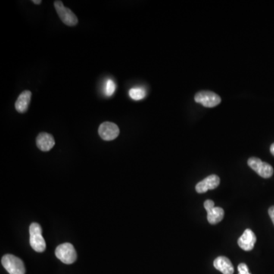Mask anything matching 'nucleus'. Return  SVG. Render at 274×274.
Masks as SVG:
<instances>
[{
    "mask_svg": "<svg viewBox=\"0 0 274 274\" xmlns=\"http://www.w3.org/2000/svg\"><path fill=\"white\" fill-rule=\"evenodd\" d=\"M30 232V244L37 252H44L46 249V242L42 236V229L41 225L33 222L29 228Z\"/></svg>",
    "mask_w": 274,
    "mask_h": 274,
    "instance_id": "f257e3e1",
    "label": "nucleus"
},
{
    "mask_svg": "<svg viewBox=\"0 0 274 274\" xmlns=\"http://www.w3.org/2000/svg\"><path fill=\"white\" fill-rule=\"evenodd\" d=\"M2 264L10 274H26L24 263L13 254H6L3 257Z\"/></svg>",
    "mask_w": 274,
    "mask_h": 274,
    "instance_id": "f03ea898",
    "label": "nucleus"
},
{
    "mask_svg": "<svg viewBox=\"0 0 274 274\" xmlns=\"http://www.w3.org/2000/svg\"><path fill=\"white\" fill-rule=\"evenodd\" d=\"M55 254L57 258L66 264L74 263L77 258L76 250L70 243H64L59 245L56 249Z\"/></svg>",
    "mask_w": 274,
    "mask_h": 274,
    "instance_id": "7ed1b4c3",
    "label": "nucleus"
},
{
    "mask_svg": "<svg viewBox=\"0 0 274 274\" xmlns=\"http://www.w3.org/2000/svg\"><path fill=\"white\" fill-rule=\"evenodd\" d=\"M54 7L63 24L68 26H75L78 24V18L70 9L64 7L62 1L54 2Z\"/></svg>",
    "mask_w": 274,
    "mask_h": 274,
    "instance_id": "20e7f679",
    "label": "nucleus"
},
{
    "mask_svg": "<svg viewBox=\"0 0 274 274\" xmlns=\"http://www.w3.org/2000/svg\"><path fill=\"white\" fill-rule=\"evenodd\" d=\"M247 165L250 169H253L257 175L263 178H269L273 174V169L270 165L262 162L260 159L251 157L248 159Z\"/></svg>",
    "mask_w": 274,
    "mask_h": 274,
    "instance_id": "39448f33",
    "label": "nucleus"
},
{
    "mask_svg": "<svg viewBox=\"0 0 274 274\" xmlns=\"http://www.w3.org/2000/svg\"><path fill=\"white\" fill-rule=\"evenodd\" d=\"M194 100L206 107H214L221 102L220 96L211 91H199L196 94Z\"/></svg>",
    "mask_w": 274,
    "mask_h": 274,
    "instance_id": "423d86ee",
    "label": "nucleus"
},
{
    "mask_svg": "<svg viewBox=\"0 0 274 274\" xmlns=\"http://www.w3.org/2000/svg\"><path fill=\"white\" fill-rule=\"evenodd\" d=\"M214 205V202L211 200L204 202V208L207 212V220L212 225L219 223L224 218L223 209L216 207Z\"/></svg>",
    "mask_w": 274,
    "mask_h": 274,
    "instance_id": "0eeeda50",
    "label": "nucleus"
},
{
    "mask_svg": "<svg viewBox=\"0 0 274 274\" xmlns=\"http://www.w3.org/2000/svg\"><path fill=\"white\" fill-rule=\"evenodd\" d=\"M98 134L101 139L105 141H111L115 140L119 134L120 129L115 123L111 122H104L100 125L98 128Z\"/></svg>",
    "mask_w": 274,
    "mask_h": 274,
    "instance_id": "6e6552de",
    "label": "nucleus"
},
{
    "mask_svg": "<svg viewBox=\"0 0 274 274\" xmlns=\"http://www.w3.org/2000/svg\"><path fill=\"white\" fill-rule=\"evenodd\" d=\"M220 184V178L216 175H211L203 179L196 185V191L203 194L209 190L216 189Z\"/></svg>",
    "mask_w": 274,
    "mask_h": 274,
    "instance_id": "1a4fd4ad",
    "label": "nucleus"
},
{
    "mask_svg": "<svg viewBox=\"0 0 274 274\" xmlns=\"http://www.w3.org/2000/svg\"><path fill=\"white\" fill-rule=\"evenodd\" d=\"M256 241H257V238H256L255 234L249 228H247L242 235L238 238V244L241 249L248 251L254 248Z\"/></svg>",
    "mask_w": 274,
    "mask_h": 274,
    "instance_id": "9d476101",
    "label": "nucleus"
},
{
    "mask_svg": "<svg viewBox=\"0 0 274 274\" xmlns=\"http://www.w3.org/2000/svg\"><path fill=\"white\" fill-rule=\"evenodd\" d=\"M37 147L43 152H48L52 150L55 145L54 136L48 132H41L36 139Z\"/></svg>",
    "mask_w": 274,
    "mask_h": 274,
    "instance_id": "9b49d317",
    "label": "nucleus"
},
{
    "mask_svg": "<svg viewBox=\"0 0 274 274\" xmlns=\"http://www.w3.org/2000/svg\"><path fill=\"white\" fill-rule=\"evenodd\" d=\"M32 92L29 90L22 91V93L19 95V98H17V101L15 104L16 110L19 113H24L27 111L29 104H30L31 99H32Z\"/></svg>",
    "mask_w": 274,
    "mask_h": 274,
    "instance_id": "f8f14e48",
    "label": "nucleus"
},
{
    "mask_svg": "<svg viewBox=\"0 0 274 274\" xmlns=\"http://www.w3.org/2000/svg\"><path fill=\"white\" fill-rule=\"evenodd\" d=\"M213 266L218 270L220 271L223 274H233L234 266L232 262L226 257L220 256L215 259L213 262Z\"/></svg>",
    "mask_w": 274,
    "mask_h": 274,
    "instance_id": "ddd939ff",
    "label": "nucleus"
},
{
    "mask_svg": "<svg viewBox=\"0 0 274 274\" xmlns=\"http://www.w3.org/2000/svg\"><path fill=\"white\" fill-rule=\"evenodd\" d=\"M129 95L134 101H140L145 98L147 92L142 88H132L129 91Z\"/></svg>",
    "mask_w": 274,
    "mask_h": 274,
    "instance_id": "4468645a",
    "label": "nucleus"
},
{
    "mask_svg": "<svg viewBox=\"0 0 274 274\" xmlns=\"http://www.w3.org/2000/svg\"><path fill=\"white\" fill-rule=\"evenodd\" d=\"M116 90V84L111 79H107L106 82L105 88H104V93L107 97L112 96Z\"/></svg>",
    "mask_w": 274,
    "mask_h": 274,
    "instance_id": "2eb2a0df",
    "label": "nucleus"
},
{
    "mask_svg": "<svg viewBox=\"0 0 274 274\" xmlns=\"http://www.w3.org/2000/svg\"><path fill=\"white\" fill-rule=\"evenodd\" d=\"M238 274H250L245 263H241L238 266Z\"/></svg>",
    "mask_w": 274,
    "mask_h": 274,
    "instance_id": "dca6fc26",
    "label": "nucleus"
},
{
    "mask_svg": "<svg viewBox=\"0 0 274 274\" xmlns=\"http://www.w3.org/2000/svg\"><path fill=\"white\" fill-rule=\"evenodd\" d=\"M268 213H269V217H270L271 220H272V223L274 225V206L271 207L268 210Z\"/></svg>",
    "mask_w": 274,
    "mask_h": 274,
    "instance_id": "f3484780",
    "label": "nucleus"
},
{
    "mask_svg": "<svg viewBox=\"0 0 274 274\" xmlns=\"http://www.w3.org/2000/svg\"><path fill=\"white\" fill-rule=\"evenodd\" d=\"M32 3H33V4H36V5H40V4H41V0H33V1H32Z\"/></svg>",
    "mask_w": 274,
    "mask_h": 274,
    "instance_id": "a211bd4d",
    "label": "nucleus"
},
{
    "mask_svg": "<svg viewBox=\"0 0 274 274\" xmlns=\"http://www.w3.org/2000/svg\"><path fill=\"white\" fill-rule=\"evenodd\" d=\"M270 153H271V154H272V156H274V144H272V145H271Z\"/></svg>",
    "mask_w": 274,
    "mask_h": 274,
    "instance_id": "6ab92c4d",
    "label": "nucleus"
}]
</instances>
